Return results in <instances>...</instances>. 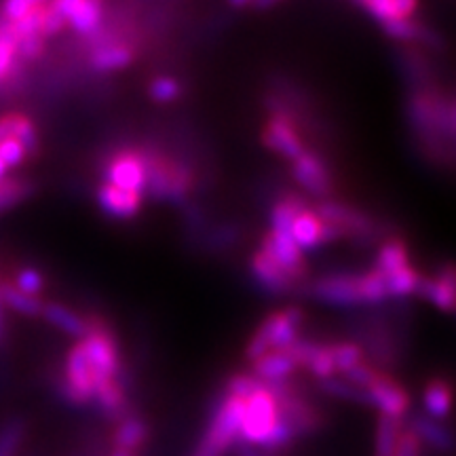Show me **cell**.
I'll list each match as a JSON object with an SVG mask.
<instances>
[{
  "label": "cell",
  "mask_w": 456,
  "mask_h": 456,
  "mask_svg": "<svg viewBox=\"0 0 456 456\" xmlns=\"http://www.w3.org/2000/svg\"><path fill=\"white\" fill-rule=\"evenodd\" d=\"M148 433H151V429H148V423L144 419L134 414L123 416L112 433L114 450H127V452L138 454V450L148 440Z\"/></svg>",
  "instance_id": "603a6c76"
},
{
  "label": "cell",
  "mask_w": 456,
  "mask_h": 456,
  "mask_svg": "<svg viewBox=\"0 0 456 456\" xmlns=\"http://www.w3.org/2000/svg\"><path fill=\"white\" fill-rule=\"evenodd\" d=\"M148 95L157 104H171V102L180 100L182 83L174 77H157L148 85Z\"/></svg>",
  "instance_id": "d590c367"
},
{
  "label": "cell",
  "mask_w": 456,
  "mask_h": 456,
  "mask_svg": "<svg viewBox=\"0 0 456 456\" xmlns=\"http://www.w3.org/2000/svg\"><path fill=\"white\" fill-rule=\"evenodd\" d=\"M420 28H423V24H419V21L414 20H397V21H389V24H383V32L389 38H393V41L410 43V41H419Z\"/></svg>",
  "instance_id": "ab89813d"
},
{
  "label": "cell",
  "mask_w": 456,
  "mask_h": 456,
  "mask_svg": "<svg viewBox=\"0 0 456 456\" xmlns=\"http://www.w3.org/2000/svg\"><path fill=\"white\" fill-rule=\"evenodd\" d=\"M60 387H61L60 391L64 393V397L70 403L83 406V403L94 402L95 374H94V368H91L87 353H85V346L81 340L68 351L64 380H61Z\"/></svg>",
  "instance_id": "8992f818"
},
{
  "label": "cell",
  "mask_w": 456,
  "mask_h": 456,
  "mask_svg": "<svg viewBox=\"0 0 456 456\" xmlns=\"http://www.w3.org/2000/svg\"><path fill=\"white\" fill-rule=\"evenodd\" d=\"M370 406L379 410V416H387V419L402 420L410 408V397L406 389L397 383L395 379L379 372L374 383L368 387Z\"/></svg>",
  "instance_id": "7c38bea8"
},
{
  "label": "cell",
  "mask_w": 456,
  "mask_h": 456,
  "mask_svg": "<svg viewBox=\"0 0 456 456\" xmlns=\"http://www.w3.org/2000/svg\"><path fill=\"white\" fill-rule=\"evenodd\" d=\"M41 315L45 317V322L51 323V326L77 340H83L89 332V319L78 315L77 311L68 309L61 302H45Z\"/></svg>",
  "instance_id": "7402d4cb"
},
{
  "label": "cell",
  "mask_w": 456,
  "mask_h": 456,
  "mask_svg": "<svg viewBox=\"0 0 456 456\" xmlns=\"http://www.w3.org/2000/svg\"><path fill=\"white\" fill-rule=\"evenodd\" d=\"M26 151H24V146L20 144V142L17 140H13V138H9V140H4L3 144H0V161L4 163V167H20L21 163L26 161Z\"/></svg>",
  "instance_id": "ee69618b"
},
{
  "label": "cell",
  "mask_w": 456,
  "mask_h": 456,
  "mask_svg": "<svg viewBox=\"0 0 456 456\" xmlns=\"http://www.w3.org/2000/svg\"><path fill=\"white\" fill-rule=\"evenodd\" d=\"M332 346V357H334V368L336 372L346 374L349 370H353L355 366H359L362 362H366V355H363V349L355 342H336Z\"/></svg>",
  "instance_id": "e575fe53"
},
{
  "label": "cell",
  "mask_w": 456,
  "mask_h": 456,
  "mask_svg": "<svg viewBox=\"0 0 456 456\" xmlns=\"http://www.w3.org/2000/svg\"><path fill=\"white\" fill-rule=\"evenodd\" d=\"M41 4V0H9V3H4L0 7V17L4 21H9V24H17V21L24 20V17L30 15L32 11H37Z\"/></svg>",
  "instance_id": "7bdbcfd3"
},
{
  "label": "cell",
  "mask_w": 456,
  "mask_h": 456,
  "mask_svg": "<svg viewBox=\"0 0 456 456\" xmlns=\"http://www.w3.org/2000/svg\"><path fill=\"white\" fill-rule=\"evenodd\" d=\"M311 296L330 306H359L363 302L362 275H326L311 285Z\"/></svg>",
  "instance_id": "ba28073f"
},
{
  "label": "cell",
  "mask_w": 456,
  "mask_h": 456,
  "mask_svg": "<svg viewBox=\"0 0 456 456\" xmlns=\"http://www.w3.org/2000/svg\"><path fill=\"white\" fill-rule=\"evenodd\" d=\"M15 285L20 292H24L28 296H41L43 288H45V277L43 273L38 269H34V266H24V269L17 271L15 275V281H11Z\"/></svg>",
  "instance_id": "60d3db41"
},
{
  "label": "cell",
  "mask_w": 456,
  "mask_h": 456,
  "mask_svg": "<svg viewBox=\"0 0 456 456\" xmlns=\"http://www.w3.org/2000/svg\"><path fill=\"white\" fill-rule=\"evenodd\" d=\"M260 138L262 144L269 148V151L277 152L279 157L288 159V161H294V159H298L306 151L298 125H296L294 118L285 117V114L271 112L269 121L262 127Z\"/></svg>",
  "instance_id": "9c48e42d"
},
{
  "label": "cell",
  "mask_w": 456,
  "mask_h": 456,
  "mask_svg": "<svg viewBox=\"0 0 456 456\" xmlns=\"http://www.w3.org/2000/svg\"><path fill=\"white\" fill-rule=\"evenodd\" d=\"M410 266V256L406 243L399 241V239H393V241L383 243V248L376 254V265L374 271L379 273L380 277L391 275V273H397L402 269Z\"/></svg>",
  "instance_id": "4316f807"
},
{
  "label": "cell",
  "mask_w": 456,
  "mask_h": 456,
  "mask_svg": "<svg viewBox=\"0 0 456 456\" xmlns=\"http://www.w3.org/2000/svg\"><path fill=\"white\" fill-rule=\"evenodd\" d=\"M32 182L21 178H4L0 180V214L9 212L11 208L26 201L32 195Z\"/></svg>",
  "instance_id": "d6a6232c"
},
{
  "label": "cell",
  "mask_w": 456,
  "mask_h": 456,
  "mask_svg": "<svg viewBox=\"0 0 456 456\" xmlns=\"http://www.w3.org/2000/svg\"><path fill=\"white\" fill-rule=\"evenodd\" d=\"M142 161L146 169V192L151 199L159 203L182 205L191 197L192 186H195V175L191 167L178 159H171L157 148H144Z\"/></svg>",
  "instance_id": "6da1fadb"
},
{
  "label": "cell",
  "mask_w": 456,
  "mask_h": 456,
  "mask_svg": "<svg viewBox=\"0 0 456 456\" xmlns=\"http://www.w3.org/2000/svg\"><path fill=\"white\" fill-rule=\"evenodd\" d=\"M403 427L402 420L387 419V416H379L374 431V456H395L399 436H402Z\"/></svg>",
  "instance_id": "4dcf8cb0"
},
{
  "label": "cell",
  "mask_w": 456,
  "mask_h": 456,
  "mask_svg": "<svg viewBox=\"0 0 456 456\" xmlns=\"http://www.w3.org/2000/svg\"><path fill=\"white\" fill-rule=\"evenodd\" d=\"M279 420L277 399L269 387H262L254 395H249L243 403L241 429H239V444L241 446L260 450L265 448ZM237 444V446H239Z\"/></svg>",
  "instance_id": "277c9868"
},
{
  "label": "cell",
  "mask_w": 456,
  "mask_h": 456,
  "mask_svg": "<svg viewBox=\"0 0 456 456\" xmlns=\"http://www.w3.org/2000/svg\"><path fill=\"white\" fill-rule=\"evenodd\" d=\"M408 431L419 440L420 446H429L436 452H452L456 448L454 433L440 420H433L425 414H412L408 420Z\"/></svg>",
  "instance_id": "ac0fdd59"
},
{
  "label": "cell",
  "mask_w": 456,
  "mask_h": 456,
  "mask_svg": "<svg viewBox=\"0 0 456 456\" xmlns=\"http://www.w3.org/2000/svg\"><path fill=\"white\" fill-rule=\"evenodd\" d=\"M252 374L260 380L262 385L273 387V385H281L288 383V379L292 376L298 366H296L294 357L289 355L288 349L283 351H271L266 355H262L260 359H256Z\"/></svg>",
  "instance_id": "ffe728a7"
},
{
  "label": "cell",
  "mask_w": 456,
  "mask_h": 456,
  "mask_svg": "<svg viewBox=\"0 0 456 456\" xmlns=\"http://www.w3.org/2000/svg\"><path fill=\"white\" fill-rule=\"evenodd\" d=\"M237 456H262V454L258 452V450L241 446V444H239V446H237Z\"/></svg>",
  "instance_id": "7dc6e473"
},
{
  "label": "cell",
  "mask_w": 456,
  "mask_h": 456,
  "mask_svg": "<svg viewBox=\"0 0 456 456\" xmlns=\"http://www.w3.org/2000/svg\"><path fill=\"white\" fill-rule=\"evenodd\" d=\"M4 338V305L3 298H0V340Z\"/></svg>",
  "instance_id": "c3c4849f"
},
{
  "label": "cell",
  "mask_w": 456,
  "mask_h": 456,
  "mask_svg": "<svg viewBox=\"0 0 456 456\" xmlns=\"http://www.w3.org/2000/svg\"><path fill=\"white\" fill-rule=\"evenodd\" d=\"M245 399L222 397L191 456H226L239 444Z\"/></svg>",
  "instance_id": "7a4b0ae2"
},
{
  "label": "cell",
  "mask_w": 456,
  "mask_h": 456,
  "mask_svg": "<svg viewBox=\"0 0 456 456\" xmlns=\"http://www.w3.org/2000/svg\"><path fill=\"white\" fill-rule=\"evenodd\" d=\"M66 24L81 37H95L104 21V4L98 0H57Z\"/></svg>",
  "instance_id": "2e32d148"
},
{
  "label": "cell",
  "mask_w": 456,
  "mask_h": 456,
  "mask_svg": "<svg viewBox=\"0 0 456 456\" xmlns=\"http://www.w3.org/2000/svg\"><path fill=\"white\" fill-rule=\"evenodd\" d=\"M94 402L98 403V408L108 416H121L127 406V397H125V389L118 380H108L95 387Z\"/></svg>",
  "instance_id": "f546056e"
},
{
  "label": "cell",
  "mask_w": 456,
  "mask_h": 456,
  "mask_svg": "<svg viewBox=\"0 0 456 456\" xmlns=\"http://www.w3.org/2000/svg\"><path fill=\"white\" fill-rule=\"evenodd\" d=\"M319 391H323L330 397L342 399V402H353L359 406H370L368 391L359 389L357 385H353L351 380H346L345 376H330V379L319 380Z\"/></svg>",
  "instance_id": "f1b7e54d"
},
{
  "label": "cell",
  "mask_w": 456,
  "mask_h": 456,
  "mask_svg": "<svg viewBox=\"0 0 456 456\" xmlns=\"http://www.w3.org/2000/svg\"><path fill=\"white\" fill-rule=\"evenodd\" d=\"M21 68L20 57H17V34L13 24L0 17V83L9 81Z\"/></svg>",
  "instance_id": "484cf974"
},
{
  "label": "cell",
  "mask_w": 456,
  "mask_h": 456,
  "mask_svg": "<svg viewBox=\"0 0 456 456\" xmlns=\"http://www.w3.org/2000/svg\"><path fill=\"white\" fill-rule=\"evenodd\" d=\"M262 385L256 376L249 374H232L231 379L226 380V395L228 397H237V399H248L249 395H254L256 391H260Z\"/></svg>",
  "instance_id": "f35d334b"
},
{
  "label": "cell",
  "mask_w": 456,
  "mask_h": 456,
  "mask_svg": "<svg viewBox=\"0 0 456 456\" xmlns=\"http://www.w3.org/2000/svg\"><path fill=\"white\" fill-rule=\"evenodd\" d=\"M110 456H138V454L127 452V450H112V454H110Z\"/></svg>",
  "instance_id": "681fc988"
},
{
  "label": "cell",
  "mask_w": 456,
  "mask_h": 456,
  "mask_svg": "<svg viewBox=\"0 0 456 456\" xmlns=\"http://www.w3.org/2000/svg\"><path fill=\"white\" fill-rule=\"evenodd\" d=\"M7 178V167H4V163L0 161V180H4Z\"/></svg>",
  "instance_id": "f907efd6"
},
{
  "label": "cell",
  "mask_w": 456,
  "mask_h": 456,
  "mask_svg": "<svg viewBox=\"0 0 456 456\" xmlns=\"http://www.w3.org/2000/svg\"><path fill=\"white\" fill-rule=\"evenodd\" d=\"M416 296L431 302L436 309L444 313L456 311V265L446 262L436 273V277H420Z\"/></svg>",
  "instance_id": "9a60e30c"
},
{
  "label": "cell",
  "mask_w": 456,
  "mask_h": 456,
  "mask_svg": "<svg viewBox=\"0 0 456 456\" xmlns=\"http://www.w3.org/2000/svg\"><path fill=\"white\" fill-rule=\"evenodd\" d=\"M106 184L114 188H121L127 192H138L144 197L146 192V169L144 161H142V152L135 148H127V151H118L108 159L106 167Z\"/></svg>",
  "instance_id": "52a82bcc"
},
{
  "label": "cell",
  "mask_w": 456,
  "mask_h": 456,
  "mask_svg": "<svg viewBox=\"0 0 456 456\" xmlns=\"http://www.w3.org/2000/svg\"><path fill=\"white\" fill-rule=\"evenodd\" d=\"M24 436H26L24 420L20 419L9 420V423L0 429V456H13L17 452V448H20L21 440H24Z\"/></svg>",
  "instance_id": "74e56055"
},
{
  "label": "cell",
  "mask_w": 456,
  "mask_h": 456,
  "mask_svg": "<svg viewBox=\"0 0 456 456\" xmlns=\"http://www.w3.org/2000/svg\"><path fill=\"white\" fill-rule=\"evenodd\" d=\"M420 277L423 275H420L412 265L397 273H391V275L383 277L387 296H389V298H406V296H416Z\"/></svg>",
  "instance_id": "1f68e13d"
},
{
  "label": "cell",
  "mask_w": 456,
  "mask_h": 456,
  "mask_svg": "<svg viewBox=\"0 0 456 456\" xmlns=\"http://www.w3.org/2000/svg\"><path fill=\"white\" fill-rule=\"evenodd\" d=\"M305 322V311L300 306H285L281 311L271 313L258 330L252 334L248 346H245V357L256 362L271 351H283L292 346L300 338V326Z\"/></svg>",
  "instance_id": "3957f363"
},
{
  "label": "cell",
  "mask_w": 456,
  "mask_h": 456,
  "mask_svg": "<svg viewBox=\"0 0 456 456\" xmlns=\"http://www.w3.org/2000/svg\"><path fill=\"white\" fill-rule=\"evenodd\" d=\"M249 273H252L254 281L258 283V288L265 289L273 296H283L289 294L294 289L296 281L285 273L275 260L269 258L262 249L252 254L249 258Z\"/></svg>",
  "instance_id": "e0dca14e"
},
{
  "label": "cell",
  "mask_w": 456,
  "mask_h": 456,
  "mask_svg": "<svg viewBox=\"0 0 456 456\" xmlns=\"http://www.w3.org/2000/svg\"><path fill=\"white\" fill-rule=\"evenodd\" d=\"M292 178L302 191L309 192L311 197L326 199L332 195V174L330 167L317 152L305 151L298 159L292 161Z\"/></svg>",
  "instance_id": "8fae6325"
},
{
  "label": "cell",
  "mask_w": 456,
  "mask_h": 456,
  "mask_svg": "<svg viewBox=\"0 0 456 456\" xmlns=\"http://www.w3.org/2000/svg\"><path fill=\"white\" fill-rule=\"evenodd\" d=\"M359 7L383 26L397 20H412L419 4L414 0H362Z\"/></svg>",
  "instance_id": "cb8c5ba5"
},
{
  "label": "cell",
  "mask_w": 456,
  "mask_h": 456,
  "mask_svg": "<svg viewBox=\"0 0 456 456\" xmlns=\"http://www.w3.org/2000/svg\"><path fill=\"white\" fill-rule=\"evenodd\" d=\"M87 359L94 368L95 387L108 380H118L121 374V355L114 334L98 319H89V332L81 340Z\"/></svg>",
  "instance_id": "5b68a950"
},
{
  "label": "cell",
  "mask_w": 456,
  "mask_h": 456,
  "mask_svg": "<svg viewBox=\"0 0 456 456\" xmlns=\"http://www.w3.org/2000/svg\"><path fill=\"white\" fill-rule=\"evenodd\" d=\"M452 402L454 393L452 387L446 380L436 379L431 383H427L425 393H423V406H425V416H429L433 420H442L452 412Z\"/></svg>",
  "instance_id": "d4e9b609"
},
{
  "label": "cell",
  "mask_w": 456,
  "mask_h": 456,
  "mask_svg": "<svg viewBox=\"0 0 456 456\" xmlns=\"http://www.w3.org/2000/svg\"><path fill=\"white\" fill-rule=\"evenodd\" d=\"M66 17L61 15L60 7H57V3H51L47 4L45 3L43 7V17H41V34L43 38H49V37H57L60 32L66 30Z\"/></svg>",
  "instance_id": "b9f144b4"
},
{
  "label": "cell",
  "mask_w": 456,
  "mask_h": 456,
  "mask_svg": "<svg viewBox=\"0 0 456 456\" xmlns=\"http://www.w3.org/2000/svg\"><path fill=\"white\" fill-rule=\"evenodd\" d=\"M260 249L265 252L269 258L277 262L281 269L288 273L289 277L294 279L296 283H300L306 275V260L305 254L300 252L298 245L294 243V239L289 232H273L269 231L262 239Z\"/></svg>",
  "instance_id": "4fadbf2b"
},
{
  "label": "cell",
  "mask_w": 456,
  "mask_h": 456,
  "mask_svg": "<svg viewBox=\"0 0 456 456\" xmlns=\"http://www.w3.org/2000/svg\"><path fill=\"white\" fill-rule=\"evenodd\" d=\"M135 51L129 43H100L98 47L91 51L89 55V66L94 68L95 72H118L125 70V68L134 64Z\"/></svg>",
  "instance_id": "44dd1931"
},
{
  "label": "cell",
  "mask_w": 456,
  "mask_h": 456,
  "mask_svg": "<svg viewBox=\"0 0 456 456\" xmlns=\"http://www.w3.org/2000/svg\"><path fill=\"white\" fill-rule=\"evenodd\" d=\"M342 235L336 228L326 224L315 209L305 208L296 214L294 224H292V239L294 243L298 245L300 252H315V249L322 248L330 241H336Z\"/></svg>",
  "instance_id": "5bb4252c"
},
{
  "label": "cell",
  "mask_w": 456,
  "mask_h": 456,
  "mask_svg": "<svg viewBox=\"0 0 456 456\" xmlns=\"http://www.w3.org/2000/svg\"><path fill=\"white\" fill-rule=\"evenodd\" d=\"M13 125H15V112L0 117V144H3L4 140L13 138Z\"/></svg>",
  "instance_id": "bcb514c9"
},
{
  "label": "cell",
  "mask_w": 456,
  "mask_h": 456,
  "mask_svg": "<svg viewBox=\"0 0 456 456\" xmlns=\"http://www.w3.org/2000/svg\"><path fill=\"white\" fill-rule=\"evenodd\" d=\"M420 444L416 437L412 436L410 431H402V436H399V442H397V450H395V456H420Z\"/></svg>",
  "instance_id": "f6af8a7d"
},
{
  "label": "cell",
  "mask_w": 456,
  "mask_h": 456,
  "mask_svg": "<svg viewBox=\"0 0 456 456\" xmlns=\"http://www.w3.org/2000/svg\"><path fill=\"white\" fill-rule=\"evenodd\" d=\"M0 298H3L4 309H11L26 317L41 315L45 306V302L41 298L20 292L11 281H0Z\"/></svg>",
  "instance_id": "83f0119b"
},
{
  "label": "cell",
  "mask_w": 456,
  "mask_h": 456,
  "mask_svg": "<svg viewBox=\"0 0 456 456\" xmlns=\"http://www.w3.org/2000/svg\"><path fill=\"white\" fill-rule=\"evenodd\" d=\"M315 212L326 224L340 232L342 237H370L376 235V224L368 214L338 201H319Z\"/></svg>",
  "instance_id": "30bf717a"
},
{
  "label": "cell",
  "mask_w": 456,
  "mask_h": 456,
  "mask_svg": "<svg viewBox=\"0 0 456 456\" xmlns=\"http://www.w3.org/2000/svg\"><path fill=\"white\" fill-rule=\"evenodd\" d=\"M305 368L315 376L317 380L330 379V376H336L334 368V357H332V346L330 345H317L313 346L309 359H306Z\"/></svg>",
  "instance_id": "836d02e7"
},
{
  "label": "cell",
  "mask_w": 456,
  "mask_h": 456,
  "mask_svg": "<svg viewBox=\"0 0 456 456\" xmlns=\"http://www.w3.org/2000/svg\"><path fill=\"white\" fill-rule=\"evenodd\" d=\"M98 203L102 212L117 220H131L140 214L144 197L138 192H127L110 184H102L98 188Z\"/></svg>",
  "instance_id": "d6986e66"
},
{
  "label": "cell",
  "mask_w": 456,
  "mask_h": 456,
  "mask_svg": "<svg viewBox=\"0 0 456 456\" xmlns=\"http://www.w3.org/2000/svg\"><path fill=\"white\" fill-rule=\"evenodd\" d=\"M13 140H17L21 146H24L26 155H37V152H38V131H37V125H34L32 118H28L26 114H17L15 112Z\"/></svg>",
  "instance_id": "8d00e7d4"
}]
</instances>
